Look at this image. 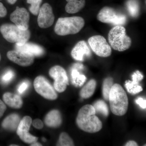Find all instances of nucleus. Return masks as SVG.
Listing matches in <instances>:
<instances>
[{
    "label": "nucleus",
    "mask_w": 146,
    "mask_h": 146,
    "mask_svg": "<svg viewBox=\"0 0 146 146\" xmlns=\"http://www.w3.org/2000/svg\"><path fill=\"white\" fill-rule=\"evenodd\" d=\"M94 106L87 104L79 111L76 122L79 128L86 132L94 133L99 131L102 127L101 121L96 116Z\"/></svg>",
    "instance_id": "f257e3e1"
},
{
    "label": "nucleus",
    "mask_w": 146,
    "mask_h": 146,
    "mask_svg": "<svg viewBox=\"0 0 146 146\" xmlns=\"http://www.w3.org/2000/svg\"><path fill=\"white\" fill-rule=\"evenodd\" d=\"M111 111L114 115H125L128 107V99L126 93L120 84H115L110 92L109 99Z\"/></svg>",
    "instance_id": "f03ea898"
},
{
    "label": "nucleus",
    "mask_w": 146,
    "mask_h": 146,
    "mask_svg": "<svg viewBox=\"0 0 146 146\" xmlns=\"http://www.w3.org/2000/svg\"><path fill=\"white\" fill-rule=\"evenodd\" d=\"M85 21L79 16L60 18L58 20L54 27V32L60 36L76 34L83 28Z\"/></svg>",
    "instance_id": "7ed1b4c3"
},
{
    "label": "nucleus",
    "mask_w": 146,
    "mask_h": 146,
    "mask_svg": "<svg viewBox=\"0 0 146 146\" xmlns=\"http://www.w3.org/2000/svg\"><path fill=\"white\" fill-rule=\"evenodd\" d=\"M108 39L111 46L118 51H125L131 46V39L127 35L125 29L122 25L112 28L108 33Z\"/></svg>",
    "instance_id": "20e7f679"
},
{
    "label": "nucleus",
    "mask_w": 146,
    "mask_h": 146,
    "mask_svg": "<svg viewBox=\"0 0 146 146\" xmlns=\"http://www.w3.org/2000/svg\"><path fill=\"white\" fill-rule=\"evenodd\" d=\"M0 31L7 41L16 43V45L19 46L26 43L30 37V33L28 29L23 30L11 24L3 25L0 27Z\"/></svg>",
    "instance_id": "39448f33"
},
{
    "label": "nucleus",
    "mask_w": 146,
    "mask_h": 146,
    "mask_svg": "<svg viewBox=\"0 0 146 146\" xmlns=\"http://www.w3.org/2000/svg\"><path fill=\"white\" fill-rule=\"evenodd\" d=\"M97 19L102 23L115 26L123 25L127 21V17L125 14L108 7H105L101 9L97 16Z\"/></svg>",
    "instance_id": "423d86ee"
},
{
    "label": "nucleus",
    "mask_w": 146,
    "mask_h": 146,
    "mask_svg": "<svg viewBox=\"0 0 146 146\" xmlns=\"http://www.w3.org/2000/svg\"><path fill=\"white\" fill-rule=\"evenodd\" d=\"M33 84L36 93L46 99L54 100L57 98L58 95L54 88L43 76L36 77Z\"/></svg>",
    "instance_id": "0eeeda50"
},
{
    "label": "nucleus",
    "mask_w": 146,
    "mask_h": 146,
    "mask_svg": "<svg viewBox=\"0 0 146 146\" xmlns=\"http://www.w3.org/2000/svg\"><path fill=\"white\" fill-rule=\"evenodd\" d=\"M49 74L54 80L55 90L59 93L65 91L69 84V78L65 69L59 65H56L50 69Z\"/></svg>",
    "instance_id": "6e6552de"
},
{
    "label": "nucleus",
    "mask_w": 146,
    "mask_h": 146,
    "mask_svg": "<svg viewBox=\"0 0 146 146\" xmlns=\"http://www.w3.org/2000/svg\"><path fill=\"white\" fill-rule=\"evenodd\" d=\"M88 43L93 51L100 57H108L112 53L111 47L103 36H91L88 39Z\"/></svg>",
    "instance_id": "1a4fd4ad"
},
{
    "label": "nucleus",
    "mask_w": 146,
    "mask_h": 146,
    "mask_svg": "<svg viewBox=\"0 0 146 146\" xmlns=\"http://www.w3.org/2000/svg\"><path fill=\"white\" fill-rule=\"evenodd\" d=\"M54 21V16L52 7L48 3L44 4L40 7L37 23L39 27L46 29L50 27Z\"/></svg>",
    "instance_id": "9d476101"
},
{
    "label": "nucleus",
    "mask_w": 146,
    "mask_h": 146,
    "mask_svg": "<svg viewBox=\"0 0 146 146\" xmlns=\"http://www.w3.org/2000/svg\"><path fill=\"white\" fill-rule=\"evenodd\" d=\"M10 19L19 29L23 30L28 29L30 15L25 8L17 7L15 10L11 14Z\"/></svg>",
    "instance_id": "9b49d317"
},
{
    "label": "nucleus",
    "mask_w": 146,
    "mask_h": 146,
    "mask_svg": "<svg viewBox=\"0 0 146 146\" xmlns=\"http://www.w3.org/2000/svg\"><path fill=\"white\" fill-rule=\"evenodd\" d=\"M7 55L9 60L23 67L30 66L34 62V56L32 55L18 50L9 51Z\"/></svg>",
    "instance_id": "f8f14e48"
},
{
    "label": "nucleus",
    "mask_w": 146,
    "mask_h": 146,
    "mask_svg": "<svg viewBox=\"0 0 146 146\" xmlns=\"http://www.w3.org/2000/svg\"><path fill=\"white\" fill-rule=\"evenodd\" d=\"M91 55L90 48L86 42L83 40L77 43L71 52L73 58L78 61H83L85 56L90 57Z\"/></svg>",
    "instance_id": "ddd939ff"
},
{
    "label": "nucleus",
    "mask_w": 146,
    "mask_h": 146,
    "mask_svg": "<svg viewBox=\"0 0 146 146\" xmlns=\"http://www.w3.org/2000/svg\"><path fill=\"white\" fill-rule=\"evenodd\" d=\"M83 68L82 64L75 63L72 66L70 70L71 83L75 87L82 86L86 81V76L80 72V70L83 69Z\"/></svg>",
    "instance_id": "4468645a"
},
{
    "label": "nucleus",
    "mask_w": 146,
    "mask_h": 146,
    "mask_svg": "<svg viewBox=\"0 0 146 146\" xmlns=\"http://www.w3.org/2000/svg\"><path fill=\"white\" fill-rule=\"evenodd\" d=\"M132 81L127 80L125 82V86L129 93L135 95L143 91L142 86L138 84L143 78V76L139 71H136L132 75Z\"/></svg>",
    "instance_id": "2eb2a0df"
},
{
    "label": "nucleus",
    "mask_w": 146,
    "mask_h": 146,
    "mask_svg": "<svg viewBox=\"0 0 146 146\" xmlns=\"http://www.w3.org/2000/svg\"><path fill=\"white\" fill-rule=\"evenodd\" d=\"M44 123L48 127L57 128L62 123V117L60 112L57 110H53L45 116Z\"/></svg>",
    "instance_id": "dca6fc26"
},
{
    "label": "nucleus",
    "mask_w": 146,
    "mask_h": 146,
    "mask_svg": "<svg viewBox=\"0 0 146 146\" xmlns=\"http://www.w3.org/2000/svg\"><path fill=\"white\" fill-rule=\"evenodd\" d=\"M15 48L16 50L21 51L32 55L34 56H42L44 53V49L38 45L26 43L22 45H16Z\"/></svg>",
    "instance_id": "f3484780"
},
{
    "label": "nucleus",
    "mask_w": 146,
    "mask_h": 146,
    "mask_svg": "<svg viewBox=\"0 0 146 146\" xmlns=\"http://www.w3.org/2000/svg\"><path fill=\"white\" fill-rule=\"evenodd\" d=\"M3 100L5 104L14 109H20L23 106V100L17 94L10 92H6L3 95Z\"/></svg>",
    "instance_id": "a211bd4d"
},
{
    "label": "nucleus",
    "mask_w": 146,
    "mask_h": 146,
    "mask_svg": "<svg viewBox=\"0 0 146 146\" xmlns=\"http://www.w3.org/2000/svg\"><path fill=\"white\" fill-rule=\"evenodd\" d=\"M21 119L20 116L16 113L8 115L3 121L2 127L3 128L10 131L16 130Z\"/></svg>",
    "instance_id": "6ab92c4d"
},
{
    "label": "nucleus",
    "mask_w": 146,
    "mask_h": 146,
    "mask_svg": "<svg viewBox=\"0 0 146 146\" xmlns=\"http://www.w3.org/2000/svg\"><path fill=\"white\" fill-rule=\"evenodd\" d=\"M67 3L65 6L66 12L69 13H78L82 9L86 4L85 0H66Z\"/></svg>",
    "instance_id": "aec40b11"
},
{
    "label": "nucleus",
    "mask_w": 146,
    "mask_h": 146,
    "mask_svg": "<svg viewBox=\"0 0 146 146\" xmlns=\"http://www.w3.org/2000/svg\"><path fill=\"white\" fill-rule=\"evenodd\" d=\"M96 86V82L94 79H92L85 85L80 92V95L82 98L87 99L93 96Z\"/></svg>",
    "instance_id": "412c9836"
},
{
    "label": "nucleus",
    "mask_w": 146,
    "mask_h": 146,
    "mask_svg": "<svg viewBox=\"0 0 146 146\" xmlns=\"http://www.w3.org/2000/svg\"><path fill=\"white\" fill-rule=\"evenodd\" d=\"M32 123V119L30 117L26 116L20 121L17 129V135L22 133L29 132Z\"/></svg>",
    "instance_id": "4be33fe9"
},
{
    "label": "nucleus",
    "mask_w": 146,
    "mask_h": 146,
    "mask_svg": "<svg viewBox=\"0 0 146 146\" xmlns=\"http://www.w3.org/2000/svg\"><path fill=\"white\" fill-rule=\"evenodd\" d=\"M95 108L96 113H100L106 117L109 115V110L107 105L102 100L97 101L93 106Z\"/></svg>",
    "instance_id": "5701e85b"
},
{
    "label": "nucleus",
    "mask_w": 146,
    "mask_h": 146,
    "mask_svg": "<svg viewBox=\"0 0 146 146\" xmlns=\"http://www.w3.org/2000/svg\"><path fill=\"white\" fill-rule=\"evenodd\" d=\"M129 13L133 17H137L139 14V7L136 0H129L126 4Z\"/></svg>",
    "instance_id": "b1692460"
},
{
    "label": "nucleus",
    "mask_w": 146,
    "mask_h": 146,
    "mask_svg": "<svg viewBox=\"0 0 146 146\" xmlns=\"http://www.w3.org/2000/svg\"><path fill=\"white\" fill-rule=\"evenodd\" d=\"M113 79L112 78H108L105 79L103 84V95L104 98L108 100L110 92L113 86Z\"/></svg>",
    "instance_id": "393cba45"
},
{
    "label": "nucleus",
    "mask_w": 146,
    "mask_h": 146,
    "mask_svg": "<svg viewBox=\"0 0 146 146\" xmlns=\"http://www.w3.org/2000/svg\"><path fill=\"white\" fill-rule=\"evenodd\" d=\"M57 146H74V143L72 138L68 133L63 132L60 134L59 140L58 142Z\"/></svg>",
    "instance_id": "a878e982"
},
{
    "label": "nucleus",
    "mask_w": 146,
    "mask_h": 146,
    "mask_svg": "<svg viewBox=\"0 0 146 146\" xmlns=\"http://www.w3.org/2000/svg\"><path fill=\"white\" fill-rule=\"evenodd\" d=\"M42 1V0H27V3L31 5L29 10L33 14L38 15Z\"/></svg>",
    "instance_id": "bb28decb"
},
{
    "label": "nucleus",
    "mask_w": 146,
    "mask_h": 146,
    "mask_svg": "<svg viewBox=\"0 0 146 146\" xmlns=\"http://www.w3.org/2000/svg\"><path fill=\"white\" fill-rule=\"evenodd\" d=\"M15 76L14 72L9 70L6 71L1 76L0 78L1 83L3 85H7L13 80Z\"/></svg>",
    "instance_id": "cd10ccee"
},
{
    "label": "nucleus",
    "mask_w": 146,
    "mask_h": 146,
    "mask_svg": "<svg viewBox=\"0 0 146 146\" xmlns=\"http://www.w3.org/2000/svg\"><path fill=\"white\" fill-rule=\"evenodd\" d=\"M18 135L22 141L29 144H31L36 142L38 139V137L33 136L29 132L21 133Z\"/></svg>",
    "instance_id": "c85d7f7f"
},
{
    "label": "nucleus",
    "mask_w": 146,
    "mask_h": 146,
    "mask_svg": "<svg viewBox=\"0 0 146 146\" xmlns=\"http://www.w3.org/2000/svg\"><path fill=\"white\" fill-rule=\"evenodd\" d=\"M30 85V82L27 80H25L20 84L18 86L17 91L19 94H24L27 89H28Z\"/></svg>",
    "instance_id": "c756f323"
},
{
    "label": "nucleus",
    "mask_w": 146,
    "mask_h": 146,
    "mask_svg": "<svg viewBox=\"0 0 146 146\" xmlns=\"http://www.w3.org/2000/svg\"><path fill=\"white\" fill-rule=\"evenodd\" d=\"M32 124L35 128L38 129H42L44 127V124L40 119H36L32 121Z\"/></svg>",
    "instance_id": "7c9ffc66"
},
{
    "label": "nucleus",
    "mask_w": 146,
    "mask_h": 146,
    "mask_svg": "<svg viewBox=\"0 0 146 146\" xmlns=\"http://www.w3.org/2000/svg\"><path fill=\"white\" fill-rule=\"evenodd\" d=\"M136 102L137 104L140 106V107L143 109H145L146 108V100L144 99L141 97L138 98L136 100Z\"/></svg>",
    "instance_id": "2f4dec72"
},
{
    "label": "nucleus",
    "mask_w": 146,
    "mask_h": 146,
    "mask_svg": "<svg viewBox=\"0 0 146 146\" xmlns=\"http://www.w3.org/2000/svg\"><path fill=\"white\" fill-rule=\"evenodd\" d=\"M7 14V10L2 3L0 2V18L5 17Z\"/></svg>",
    "instance_id": "473e14b6"
},
{
    "label": "nucleus",
    "mask_w": 146,
    "mask_h": 146,
    "mask_svg": "<svg viewBox=\"0 0 146 146\" xmlns=\"http://www.w3.org/2000/svg\"><path fill=\"white\" fill-rule=\"evenodd\" d=\"M7 107L5 104L0 100V118L2 117L6 110Z\"/></svg>",
    "instance_id": "72a5a7b5"
},
{
    "label": "nucleus",
    "mask_w": 146,
    "mask_h": 146,
    "mask_svg": "<svg viewBox=\"0 0 146 146\" xmlns=\"http://www.w3.org/2000/svg\"><path fill=\"white\" fill-rule=\"evenodd\" d=\"M126 146H138V144L135 141H129L128 142L125 144Z\"/></svg>",
    "instance_id": "f704fd0d"
},
{
    "label": "nucleus",
    "mask_w": 146,
    "mask_h": 146,
    "mask_svg": "<svg viewBox=\"0 0 146 146\" xmlns=\"http://www.w3.org/2000/svg\"><path fill=\"white\" fill-rule=\"evenodd\" d=\"M31 146H42V145L40 143H38L36 142H35V143H33L31 144Z\"/></svg>",
    "instance_id": "c9c22d12"
},
{
    "label": "nucleus",
    "mask_w": 146,
    "mask_h": 146,
    "mask_svg": "<svg viewBox=\"0 0 146 146\" xmlns=\"http://www.w3.org/2000/svg\"><path fill=\"white\" fill-rule=\"evenodd\" d=\"M7 2H8L10 4L13 5L15 4L17 1V0H7Z\"/></svg>",
    "instance_id": "e433bc0d"
},
{
    "label": "nucleus",
    "mask_w": 146,
    "mask_h": 146,
    "mask_svg": "<svg viewBox=\"0 0 146 146\" xmlns=\"http://www.w3.org/2000/svg\"><path fill=\"white\" fill-rule=\"evenodd\" d=\"M10 146H18V145H10Z\"/></svg>",
    "instance_id": "4c0bfd02"
},
{
    "label": "nucleus",
    "mask_w": 146,
    "mask_h": 146,
    "mask_svg": "<svg viewBox=\"0 0 146 146\" xmlns=\"http://www.w3.org/2000/svg\"><path fill=\"white\" fill-rule=\"evenodd\" d=\"M1 55H0V60H1Z\"/></svg>",
    "instance_id": "58836bf2"
},
{
    "label": "nucleus",
    "mask_w": 146,
    "mask_h": 146,
    "mask_svg": "<svg viewBox=\"0 0 146 146\" xmlns=\"http://www.w3.org/2000/svg\"><path fill=\"white\" fill-rule=\"evenodd\" d=\"M0 1H1V0H0Z\"/></svg>",
    "instance_id": "ea45409f"
}]
</instances>
